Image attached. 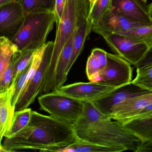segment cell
I'll list each match as a JSON object with an SVG mask.
<instances>
[{
    "instance_id": "cell-27",
    "label": "cell",
    "mask_w": 152,
    "mask_h": 152,
    "mask_svg": "<svg viewBox=\"0 0 152 152\" xmlns=\"http://www.w3.org/2000/svg\"><path fill=\"white\" fill-rule=\"evenodd\" d=\"M101 69L100 62L96 57L91 53L88 59L86 66V73L90 82H96Z\"/></svg>"
},
{
    "instance_id": "cell-6",
    "label": "cell",
    "mask_w": 152,
    "mask_h": 152,
    "mask_svg": "<svg viewBox=\"0 0 152 152\" xmlns=\"http://www.w3.org/2000/svg\"><path fill=\"white\" fill-rule=\"evenodd\" d=\"M40 108L50 116L74 125L82 116L83 101L72 98L58 91L44 93L38 97Z\"/></svg>"
},
{
    "instance_id": "cell-14",
    "label": "cell",
    "mask_w": 152,
    "mask_h": 152,
    "mask_svg": "<svg viewBox=\"0 0 152 152\" xmlns=\"http://www.w3.org/2000/svg\"><path fill=\"white\" fill-rule=\"evenodd\" d=\"M13 86L0 93V138L3 141L12 122L15 112V107L12 104Z\"/></svg>"
},
{
    "instance_id": "cell-5",
    "label": "cell",
    "mask_w": 152,
    "mask_h": 152,
    "mask_svg": "<svg viewBox=\"0 0 152 152\" xmlns=\"http://www.w3.org/2000/svg\"><path fill=\"white\" fill-rule=\"evenodd\" d=\"M90 6L89 0H67L63 15L57 24L56 38L49 65L56 61L69 37L77 28L87 19Z\"/></svg>"
},
{
    "instance_id": "cell-7",
    "label": "cell",
    "mask_w": 152,
    "mask_h": 152,
    "mask_svg": "<svg viewBox=\"0 0 152 152\" xmlns=\"http://www.w3.org/2000/svg\"><path fill=\"white\" fill-rule=\"evenodd\" d=\"M107 63L98 74L96 82L117 88L132 82L131 64L116 54L107 53Z\"/></svg>"
},
{
    "instance_id": "cell-17",
    "label": "cell",
    "mask_w": 152,
    "mask_h": 152,
    "mask_svg": "<svg viewBox=\"0 0 152 152\" xmlns=\"http://www.w3.org/2000/svg\"><path fill=\"white\" fill-rule=\"evenodd\" d=\"M54 152H121L118 148L105 146L79 139L77 142L65 147L56 149Z\"/></svg>"
},
{
    "instance_id": "cell-33",
    "label": "cell",
    "mask_w": 152,
    "mask_h": 152,
    "mask_svg": "<svg viewBox=\"0 0 152 152\" xmlns=\"http://www.w3.org/2000/svg\"><path fill=\"white\" fill-rule=\"evenodd\" d=\"M19 0H0V6L12 2H19Z\"/></svg>"
},
{
    "instance_id": "cell-36",
    "label": "cell",
    "mask_w": 152,
    "mask_h": 152,
    "mask_svg": "<svg viewBox=\"0 0 152 152\" xmlns=\"http://www.w3.org/2000/svg\"><path fill=\"white\" fill-rule=\"evenodd\" d=\"M90 1V3H91V6L93 4L94 2L96 0H89Z\"/></svg>"
},
{
    "instance_id": "cell-16",
    "label": "cell",
    "mask_w": 152,
    "mask_h": 152,
    "mask_svg": "<svg viewBox=\"0 0 152 152\" xmlns=\"http://www.w3.org/2000/svg\"><path fill=\"white\" fill-rule=\"evenodd\" d=\"M121 124L135 134L142 142L152 141V116L145 118L131 120Z\"/></svg>"
},
{
    "instance_id": "cell-10",
    "label": "cell",
    "mask_w": 152,
    "mask_h": 152,
    "mask_svg": "<svg viewBox=\"0 0 152 152\" xmlns=\"http://www.w3.org/2000/svg\"><path fill=\"white\" fill-rule=\"evenodd\" d=\"M25 13L19 2L0 6V37L11 40L21 27Z\"/></svg>"
},
{
    "instance_id": "cell-12",
    "label": "cell",
    "mask_w": 152,
    "mask_h": 152,
    "mask_svg": "<svg viewBox=\"0 0 152 152\" xmlns=\"http://www.w3.org/2000/svg\"><path fill=\"white\" fill-rule=\"evenodd\" d=\"M113 89L111 87L96 82H78L63 85L56 91L80 101H92Z\"/></svg>"
},
{
    "instance_id": "cell-37",
    "label": "cell",
    "mask_w": 152,
    "mask_h": 152,
    "mask_svg": "<svg viewBox=\"0 0 152 152\" xmlns=\"http://www.w3.org/2000/svg\"><path fill=\"white\" fill-rule=\"evenodd\" d=\"M2 141L0 138V145H2Z\"/></svg>"
},
{
    "instance_id": "cell-2",
    "label": "cell",
    "mask_w": 152,
    "mask_h": 152,
    "mask_svg": "<svg viewBox=\"0 0 152 152\" xmlns=\"http://www.w3.org/2000/svg\"><path fill=\"white\" fill-rule=\"evenodd\" d=\"M82 116L73 125L79 140L137 152L141 140L120 122L100 111L91 101H83Z\"/></svg>"
},
{
    "instance_id": "cell-1",
    "label": "cell",
    "mask_w": 152,
    "mask_h": 152,
    "mask_svg": "<svg viewBox=\"0 0 152 152\" xmlns=\"http://www.w3.org/2000/svg\"><path fill=\"white\" fill-rule=\"evenodd\" d=\"M78 140L72 124L32 111L28 124L13 137H4L2 145L7 152H54Z\"/></svg>"
},
{
    "instance_id": "cell-4",
    "label": "cell",
    "mask_w": 152,
    "mask_h": 152,
    "mask_svg": "<svg viewBox=\"0 0 152 152\" xmlns=\"http://www.w3.org/2000/svg\"><path fill=\"white\" fill-rule=\"evenodd\" d=\"M54 42L44 45V51L39 49L34 52L30 63L27 79L24 89L15 105V111L27 109L42 93L47 69L50 61Z\"/></svg>"
},
{
    "instance_id": "cell-23",
    "label": "cell",
    "mask_w": 152,
    "mask_h": 152,
    "mask_svg": "<svg viewBox=\"0 0 152 152\" xmlns=\"http://www.w3.org/2000/svg\"><path fill=\"white\" fill-rule=\"evenodd\" d=\"M118 34L126 35L138 42L145 43L149 47L152 45V25L140 26Z\"/></svg>"
},
{
    "instance_id": "cell-9",
    "label": "cell",
    "mask_w": 152,
    "mask_h": 152,
    "mask_svg": "<svg viewBox=\"0 0 152 152\" xmlns=\"http://www.w3.org/2000/svg\"><path fill=\"white\" fill-rule=\"evenodd\" d=\"M148 92L131 82L128 84L114 88L91 101L101 112L109 117L113 111L126 100Z\"/></svg>"
},
{
    "instance_id": "cell-31",
    "label": "cell",
    "mask_w": 152,
    "mask_h": 152,
    "mask_svg": "<svg viewBox=\"0 0 152 152\" xmlns=\"http://www.w3.org/2000/svg\"><path fill=\"white\" fill-rule=\"evenodd\" d=\"M151 116H152V101L138 115H137L132 119L145 118Z\"/></svg>"
},
{
    "instance_id": "cell-18",
    "label": "cell",
    "mask_w": 152,
    "mask_h": 152,
    "mask_svg": "<svg viewBox=\"0 0 152 152\" xmlns=\"http://www.w3.org/2000/svg\"><path fill=\"white\" fill-rule=\"evenodd\" d=\"M32 110L30 108L15 111L11 125L4 137H11L21 131L29 123Z\"/></svg>"
},
{
    "instance_id": "cell-13",
    "label": "cell",
    "mask_w": 152,
    "mask_h": 152,
    "mask_svg": "<svg viewBox=\"0 0 152 152\" xmlns=\"http://www.w3.org/2000/svg\"><path fill=\"white\" fill-rule=\"evenodd\" d=\"M132 20L123 15L108 10L92 30L101 35L104 33H120L131 29L146 25Z\"/></svg>"
},
{
    "instance_id": "cell-30",
    "label": "cell",
    "mask_w": 152,
    "mask_h": 152,
    "mask_svg": "<svg viewBox=\"0 0 152 152\" xmlns=\"http://www.w3.org/2000/svg\"><path fill=\"white\" fill-rule=\"evenodd\" d=\"M152 63V45L149 47L146 53L142 59L135 66L136 68H140Z\"/></svg>"
},
{
    "instance_id": "cell-11",
    "label": "cell",
    "mask_w": 152,
    "mask_h": 152,
    "mask_svg": "<svg viewBox=\"0 0 152 152\" xmlns=\"http://www.w3.org/2000/svg\"><path fill=\"white\" fill-rule=\"evenodd\" d=\"M110 10L134 21L152 25L147 0H112Z\"/></svg>"
},
{
    "instance_id": "cell-21",
    "label": "cell",
    "mask_w": 152,
    "mask_h": 152,
    "mask_svg": "<svg viewBox=\"0 0 152 152\" xmlns=\"http://www.w3.org/2000/svg\"><path fill=\"white\" fill-rule=\"evenodd\" d=\"M25 14L45 11H54L55 0H19Z\"/></svg>"
},
{
    "instance_id": "cell-19",
    "label": "cell",
    "mask_w": 152,
    "mask_h": 152,
    "mask_svg": "<svg viewBox=\"0 0 152 152\" xmlns=\"http://www.w3.org/2000/svg\"><path fill=\"white\" fill-rule=\"evenodd\" d=\"M17 46L7 37H0V79L16 51Z\"/></svg>"
},
{
    "instance_id": "cell-28",
    "label": "cell",
    "mask_w": 152,
    "mask_h": 152,
    "mask_svg": "<svg viewBox=\"0 0 152 152\" xmlns=\"http://www.w3.org/2000/svg\"><path fill=\"white\" fill-rule=\"evenodd\" d=\"M67 0H55L53 12L56 18V23L58 24L60 21L66 6Z\"/></svg>"
},
{
    "instance_id": "cell-26",
    "label": "cell",
    "mask_w": 152,
    "mask_h": 152,
    "mask_svg": "<svg viewBox=\"0 0 152 152\" xmlns=\"http://www.w3.org/2000/svg\"><path fill=\"white\" fill-rule=\"evenodd\" d=\"M35 51H25L22 52L21 57L20 58L15 67L13 73V79L11 85H13L20 73L30 65L33 59L34 53Z\"/></svg>"
},
{
    "instance_id": "cell-20",
    "label": "cell",
    "mask_w": 152,
    "mask_h": 152,
    "mask_svg": "<svg viewBox=\"0 0 152 152\" xmlns=\"http://www.w3.org/2000/svg\"><path fill=\"white\" fill-rule=\"evenodd\" d=\"M136 74L132 84L143 90L152 92V63L137 68Z\"/></svg>"
},
{
    "instance_id": "cell-35",
    "label": "cell",
    "mask_w": 152,
    "mask_h": 152,
    "mask_svg": "<svg viewBox=\"0 0 152 152\" xmlns=\"http://www.w3.org/2000/svg\"><path fill=\"white\" fill-rule=\"evenodd\" d=\"M0 152H7V151L3 148L2 145H0Z\"/></svg>"
},
{
    "instance_id": "cell-8",
    "label": "cell",
    "mask_w": 152,
    "mask_h": 152,
    "mask_svg": "<svg viewBox=\"0 0 152 152\" xmlns=\"http://www.w3.org/2000/svg\"><path fill=\"white\" fill-rule=\"evenodd\" d=\"M100 35L116 54L134 66L142 59L149 48L146 44L122 34L104 33Z\"/></svg>"
},
{
    "instance_id": "cell-15",
    "label": "cell",
    "mask_w": 152,
    "mask_h": 152,
    "mask_svg": "<svg viewBox=\"0 0 152 152\" xmlns=\"http://www.w3.org/2000/svg\"><path fill=\"white\" fill-rule=\"evenodd\" d=\"M92 29L93 27L88 22V19L84 21L77 28L73 42L72 56L67 69L68 74H69L71 68L82 51L86 39L91 33Z\"/></svg>"
},
{
    "instance_id": "cell-29",
    "label": "cell",
    "mask_w": 152,
    "mask_h": 152,
    "mask_svg": "<svg viewBox=\"0 0 152 152\" xmlns=\"http://www.w3.org/2000/svg\"><path fill=\"white\" fill-rule=\"evenodd\" d=\"M107 53L104 50L97 48L93 49L91 52L100 62L102 69L104 68L107 63Z\"/></svg>"
},
{
    "instance_id": "cell-24",
    "label": "cell",
    "mask_w": 152,
    "mask_h": 152,
    "mask_svg": "<svg viewBox=\"0 0 152 152\" xmlns=\"http://www.w3.org/2000/svg\"><path fill=\"white\" fill-rule=\"evenodd\" d=\"M21 54L22 52L18 50L12 56L10 64L0 79V93L6 91L11 85L14 70Z\"/></svg>"
},
{
    "instance_id": "cell-22",
    "label": "cell",
    "mask_w": 152,
    "mask_h": 152,
    "mask_svg": "<svg viewBox=\"0 0 152 152\" xmlns=\"http://www.w3.org/2000/svg\"><path fill=\"white\" fill-rule=\"evenodd\" d=\"M111 2L112 0H96L90 6L88 20L93 28L110 9Z\"/></svg>"
},
{
    "instance_id": "cell-34",
    "label": "cell",
    "mask_w": 152,
    "mask_h": 152,
    "mask_svg": "<svg viewBox=\"0 0 152 152\" xmlns=\"http://www.w3.org/2000/svg\"><path fill=\"white\" fill-rule=\"evenodd\" d=\"M149 15L152 21V2L149 5Z\"/></svg>"
},
{
    "instance_id": "cell-3",
    "label": "cell",
    "mask_w": 152,
    "mask_h": 152,
    "mask_svg": "<svg viewBox=\"0 0 152 152\" xmlns=\"http://www.w3.org/2000/svg\"><path fill=\"white\" fill-rule=\"evenodd\" d=\"M55 22V15L51 11L25 14L21 27L11 41L21 51H37L45 44Z\"/></svg>"
},
{
    "instance_id": "cell-32",
    "label": "cell",
    "mask_w": 152,
    "mask_h": 152,
    "mask_svg": "<svg viewBox=\"0 0 152 152\" xmlns=\"http://www.w3.org/2000/svg\"><path fill=\"white\" fill-rule=\"evenodd\" d=\"M136 152H152V140L142 142Z\"/></svg>"
},
{
    "instance_id": "cell-25",
    "label": "cell",
    "mask_w": 152,
    "mask_h": 152,
    "mask_svg": "<svg viewBox=\"0 0 152 152\" xmlns=\"http://www.w3.org/2000/svg\"><path fill=\"white\" fill-rule=\"evenodd\" d=\"M30 65L28 66L20 73L15 83L12 85L13 86V90L12 97V106L15 107V108L16 103L26 84V82L27 79L28 75L29 72Z\"/></svg>"
}]
</instances>
